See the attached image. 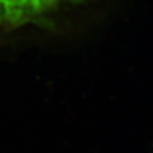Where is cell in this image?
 Segmentation results:
<instances>
[{
    "label": "cell",
    "mask_w": 153,
    "mask_h": 153,
    "mask_svg": "<svg viewBox=\"0 0 153 153\" xmlns=\"http://www.w3.org/2000/svg\"><path fill=\"white\" fill-rule=\"evenodd\" d=\"M77 0H0V27H22L52 15Z\"/></svg>",
    "instance_id": "6da1fadb"
}]
</instances>
